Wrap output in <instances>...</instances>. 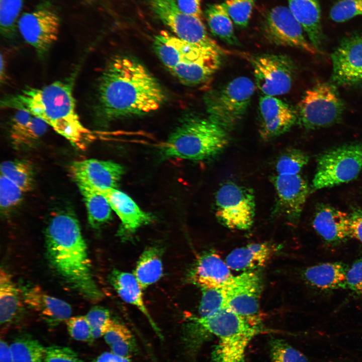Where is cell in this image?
<instances>
[{
  "label": "cell",
  "mask_w": 362,
  "mask_h": 362,
  "mask_svg": "<svg viewBox=\"0 0 362 362\" xmlns=\"http://www.w3.org/2000/svg\"><path fill=\"white\" fill-rule=\"evenodd\" d=\"M60 20L48 4H41L32 11L23 13L17 27L23 39L43 57L57 40Z\"/></svg>",
  "instance_id": "10"
},
{
  "label": "cell",
  "mask_w": 362,
  "mask_h": 362,
  "mask_svg": "<svg viewBox=\"0 0 362 362\" xmlns=\"http://www.w3.org/2000/svg\"><path fill=\"white\" fill-rule=\"evenodd\" d=\"M95 362H133L130 357L123 356L112 352H105L99 355Z\"/></svg>",
  "instance_id": "50"
},
{
  "label": "cell",
  "mask_w": 362,
  "mask_h": 362,
  "mask_svg": "<svg viewBox=\"0 0 362 362\" xmlns=\"http://www.w3.org/2000/svg\"><path fill=\"white\" fill-rule=\"evenodd\" d=\"M256 335L247 333L217 337L219 340L212 351L211 362H245L246 347Z\"/></svg>",
  "instance_id": "31"
},
{
  "label": "cell",
  "mask_w": 362,
  "mask_h": 362,
  "mask_svg": "<svg viewBox=\"0 0 362 362\" xmlns=\"http://www.w3.org/2000/svg\"><path fill=\"white\" fill-rule=\"evenodd\" d=\"M202 295L199 308V316H211L225 308V295L223 287L202 289Z\"/></svg>",
  "instance_id": "40"
},
{
  "label": "cell",
  "mask_w": 362,
  "mask_h": 362,
  "mask_svg": "<svg viewBox=\"0 0 362 362\" xmlns=\"http://www.w3.org/2000/svg\"><path fill=\"white\" fill-rule=\"evenodd\" d=\"M291 13L306 32L311 44L318 50L323 35L318 0H288Z\"/></svg>",
  "instance_id": "26"
},
{
  "label": "cell",
  "mask_w": 362,
  "mask_h": 362,
  "mask_svg": "<svg viewBox=\"0 0 362 362\" xmlns=\"http://www.w3.org/2000/svg\"><path fill=\"white\" fill-rule=\"evenodd\" d=\"M0 362H13L10 345L2 340L0 342Z\"/></svg>",
  "instance_id": "51"
},
{
  "label": "cell",
  "mask_w": 362,
  "mask_h": 362,
  "mask_svg": "<svg viewBox=\"0 0 362 362\" xmlns=\"http://www.w3.org/2000/svg\"><path fill=\"white\" fill-rule=\"evenodd\" d=\"M25 193L17 185L1 174L0 205L1 209L8 211L18 205Z\"/></svg>",
  "instance_id": "42"
},
{
  "label": "cell",
  "mask_w": 362,
  "mask_h": 362,
  "mask_svg": "<svg viewBox=\"0 0 362 362\" xmlns=\"http://www.w3.org/2000/svg\"><path fill=\"white\" fill-rule=\"evenodd\" d=\"M346 286V289L362 297V258L356 259L348 267Z\"/></svg>",
  "instance_id": "47"
},
{
  "label": "cell",
  "mask_w": 362,
  "mask_h": 362,
  "mask_svg": "<svg viewBox=\"0 0 362 362\" xmlns=\"http://www.w3.org/2000/svg\"><path fill=\"white\" fill-rule=\"evenodd\" d=\"M68 332L74 339L83 342H92V329L86 316L70 317L66 321Z\"/></svg>",
  "instance_id": "45"
},
{
  "label": "cell",
  "mask_w": 362,
  "mask_h": 362,
  "mask_svg": "<svg viewBox=\"0 0 362 362\" xmlns=\"http://www.w3.org/2000/svg\"><path fill=\"white\" fill-rule=\"evenodd\" d=\"M147 1L152 12L178 38L222 54L225 52L209 36L202 19L181 12L175 0Z\"/></svg>",
  "instance_id": "8"
},
{
  "label": "cell",
  "mask_w": 362,
  "mask_h": 362,
  "mask_svg": "<svg viewBox=\"0 0 362 362\" xmlns=\"http://www.w3.org/2000/svg\"><path fill=\"white\" fill-rule=\"evenodd\" d=\"M107 200L112 209L121 221L122 229L132 233L152 221V216L144 212L127 194L115 189L98 191Z\"/></svg>",
  "instance_id": "22"
},
{
  "label": "cell",
  "mask_w": 362,
  "mask_h": 362,
  "mask_svg": "<svg viewBox=\"0 0 362 362\" xmlns=\"http://www.w3.org/2000/svg\"><path fill=\"white\" fill-rule=\"evenodd\" d=\"M349 216L351 237L362 243V208H353Z\"/></svg>",
  "instance_id": "48"
},
{
  "label": "cell",
  "mask_w": 362,
  "mask_h": 362,
  "mask_svg": "<svg viewBox=\"0 0 362 362\" xmlns=\"http://www.w3.org/2000/svg\"><path fill=\"white\" fill-rule=\"evenodd\" d=\"M263 30L266 37L277 45L296 47L312 54L318 53L306 39L303 28L289 8L277 6L272 9L263 20Z\"/></svg>",
  "instance_id": "13"
},
{
  "label": "cell",
  "mask_w": 362,
  "mask_h": 362,
  "mask_svg": "<svg viewBox=\"0 0 362 362\" xmlns=\"http://www.w3.org/2000/svg\"><path fill=\"white\" fill-rule=\"evenodd\" d=\"M110 282L120 297L125 302L139 310L146 317L153 330L161 339L162 334L153 320L143 300L142 289L133 274L118 269L113 270L110 275Z\"/></svg>",
  "instance_id": "25"
},
{
  "label": "cell",
  "mask_w": 362,
  "mask_h": 362,
  "mask_svg": "<svg viewBox=\"0 0 362 362\" xmlns=\"http://www.w3.org/2000/svg\"><path fill=\"white\" fill-rule=\"evenodd\" d=\"M362 169V142L339 146L319 155L313 190L331 187L357 177Z\"/></svg>",
  "instance_id": "6"
},
{
  "label": "cell",
  "mask_w": 362,
  "mask_h": 362,
  "mask_svg": "<svg viewBox=\"0 0 362 362\" xmlns=\"http://www.w3.org/2000/svg\"><path fill=\"white\" fill-rule=\"evenodd\" d=\"M277 195L276 211L286 219L296 222L300 217L309 189L299 174H277L273 177Z\"/></svg>",
  "instance_id": "16"
},
{
  "label": "cell",
  "mask_w": 362,
  "mask_h": 362,
  "mask_svg": "<svg viewBox=\"0 0 362 362\" xmlns=\"http://www.w3.org/2000/svg\"><path fill=\"white\" fill-rule=\"evenodd\" d=\"M85 316L91 327L93 339L103 336L112 319L109 311L104 307L96 306L92 308Z\"/></svg>",
  "instance_id": "44"
},
{
  "label": "cell",
  "mask_w": 362,
  "mask_h": 362,
  "mask_svg": "<svg viewBox=\"0 0 362 362\" xmlns=\"http://www.w3.org/2000/svg\"><path fill=\"white\" fill-rule=\"evenodd\" d=\"M73 82L71 77L39 88L28 87L4 97L1 108L27 111L43 120L73 145L84 149L94 137L77 113Z\"/></svg>",
  "instance_id": "3"
},
{
  "label": "cell",
  "mask_w": 362,
  "mask_h": 362,
  "mask_svg": "<svg viewBox=\"0 0 362 362\" xmlns=\"http://www.w3.org/2000/svg\"><path fill=\"white\" fill-rule=\"evenodd\" d=\"M232 277L225 261L214 252L200 255L189 274V281L201 289L223 287Z\"/></svg>",
  "instance_id": "21"
},
{
  "label": "cell",
  "mask_w": 362,
  "mask_h": 362,
  "mask_svg": "<svg viewBox=\"0 0 362 362\" xmlns=\"http://www.w3.org/2000/svg\"><path fill=\"white\" fill-rule=\"evenodd\" d=\"M256 0H224V4L232 20L238 27L244 28L248 24Z\"/></svg>",
  "instance_id": "41"
},
{
  "label": "cell",
  "mask_w": 362,
  "mask_h": 362,
  "mask_svg": "<svg viewBox=\"0 0 362 362\" xmlns=\"http://www.w3.org/2000/svg\"><path fill=\"white\" fill-rule=\"evenodd\" d=\"M25 0H0V31L8 39L16 36L17 24Z\"/></svg>",
  "instance_id": "37"
},
{
  "label": "cell",
  "mask_w": 362,
  "mask_h": 362,
  "mask_svg": "<svg viewBox=\"0 0 362 362\" xmlns=\"http://www.w3.org/2000/svg\"><path fill=\"white\" fill-rule=\"evenodd\" d=\"M361 15L362 0H336L330 11L331 19L338 23Z\"/></svg>",
  "instance_id": "43"
},
{
  "label": "cell",
  "mask_w": 362,
  "mask_h": 362,
  "mask_svg": "<svg viewBox=\"0 0 362 362\" xmlns=\"http://www.w3.org/2000/svg\"><path fill=\"white\" fill-rule=\"evenodd\" d=\"M228 143V132L209 118H190L170 135L163 153L169 158L202 160L218 155Z\"/></svg>",
  "instance_id": "4"
},
{
  "label": "cell",
  "mask_w": 362,
  "mask_h": 362,
  "mask_svg": "<svg viewBox=\"0 0 362 362\" xmlns=\"http://www.w3.org/2000/svg\"><path fill=\"white\" fill-rule=\"evenodd\" d=\"M5 64L3 56L1 58V80L2 81L5 78Z\"/></svg>",
  "instance_id": "52"
},
{
  "label": "cell",
  "mask_w": 362,
  "mask_h": 362,
  "mask_svg": "<svg viewBox=\"0 0 362 362\" xmlns=\"http://www.w3.org/2000/svg\"><path fill=\"white\" fill-rule=\"evenodd\" d=\"M45 246L49 265L69 287L91 302L103 298L93 277L79 223L72 214L62 212L51 218L45 230Z\"/></svg>",
  "instance_id": "2"
},
{
  "label": "cell",
  "mask_w": 362,
  "mask_h": 362,
  "mask_svg": "<svg viewBox=\"0 0 362 362\" xmlns=\"http://www.w3.org/2000/svg\"><path fill=\"white\" fill-rule=\"evenodd\" d=\"M309 156L303 151L295 148L287 149L279 157L276 170L279 175L299 174L309 161Z\"/></svg>",
  "instance_id": "39"
},
{
  "label": "cell",
  "mask_w": 362,
  "mask_h": 362,
  "mask_svg": "<svg viewBox=\"0 0 362 362\" xmlns=\"http://www.w3.org/2000/svg\"><path fill=\"white\" fill-rule=\"evenodd\" d=\"M22 294L25 303L50 326L66 322L71 317L72 309L68 303L48 294L38 286L27 288Z\"/></svg>",
  "instance_id": "20"
},
{
  "label": "cell",
  "mask_w": 362,
  "mask_h": 362,
  "mask_svg": "<svg viewBox=\"0 0 362 362\" xmlns=\"http://www.w3.org/2000/svg\"><path fill=\"white\" fill-rule=\"evenodd\" d=\"M77 186L85 203L90 225L96 228L108 222L111 219L112 208L106 198L93 189Z\"/></svg>",
  "instance_id": "34"
},
{
  "label": "cell",
  "mask_w": 362,
  "mask_h": 362,
  "mask_svg": "<svg viewBox=\"0 0 362 362\" xmlns=\"http://www.w3.org/2000/svg\"><path fill=\"white\" fill-rule=\"evenodd\" d=\"M348 267L341 261L320 263L307 267L303 277L311 286L321 291L346 289Z\"/></svg>",
  "instance_id": "24"
},
{
  "label": "cell",
  "mask_w": 362,
  "mask_h": 362,
  "mask_svg": "<svg viewBox=\"0 0 362 362\" xmlns=\"http://www.w3.org/2000/svg\"><path fill=\"white\" fill-rule=\"evenodd\" d=\"M103 336L111 352L115 354L131 358L137 351V343L131 331L124 324L113 319Z\"/></svg>",
  "instance_id": "32"
},
{
  "label": "cell",
  "mask_w": 362,
  "mask_h": 362,
  "mask_svg": "<svg viewBox=\"0 0 362 362\" xmlns=\"http://www.w3.org/2000/svg\"><path fill=\"white\" fill-rule=\"evenodd\" d=\"M271 362H345V358H313L285 340L273 338L269 341Z\"/></svg>",
  "instance_id": "35"
},
{
  "label": "cell",
  "mask_w": 362,
  "mask_h": 362,
  "mask_svg": "<svg viewBox=\"0 0 362 362\" xmlns=\"http://www.w3.org/2000/svg\"><path fill=\"white\" fill-rule=\"evenodd\" d=\"M20 291L12 276L5 269L0 272V322L1 325L12 323L19 312L21 304Z\"/></svg>",
  "instance_id": "30"
},
{
  "label": "cell",
  "mask_w": 362,
  "mask_h": 362,
  "mask_svg": "<svg viewBox=\"0 0 362 362\" xmlns=\"http://www.w3.org/2000/svg\"><path fill=\"white\" fill-rule=\"evenodd\" d=\"M97 117L105 121L144 115L163 104L164 92L140 62L127 56L113 57L99 80Z\"/></svg>",
  "instance_id": "1"
},
{
  "label": "cell",
  "mask_w": 362,
  "mask_h": 362,
  "mask_svg": "<svg viewBox=\"0 0 362 362\" xmlns=\"http://www.w3.org/2000/svg\"><path fill=\"white\" fill-rule=\"evenodd\" d=\"M331 57L333 82L341 86L362 84V33L343 39Z\"/></svg>",
  "instance_id": "14"
},
{
  "label": "cell",
  "mask_w": 362,
  "mask_h": 362,
  "mask_svg": "<svg viewBox=\"0 0 362 362\" xmlns=\"http://www.w3.org/2000/svg\"><path fill=\"white\" fill-rule=\"evenodd\" d=\"M205 15L210 29L214 35L229 44L238 45L232 20L223 3L208 5Z\"/></svg>",
  "instance_id": "33"
},
{
  "label": "cell",
  "mask_w": 362,
  "mask_h": 362,
  "mask_svg": "<svg viewBox=\"0 0 362 362\" xmlns=\"http://www.w3.org/2000/svg\"><path fill=\"white\" fill-rule=\"evenodd\" d=\"M48 124L40 118L22 110L13 117L10 137L17 147L27 146L39 139L46 132Z\"/></svg>",
  "instance_id": "28"
},
{
  "label": "cell",
  "mask_w": 362,
  "mask_h": 362,
  "mask_svg": "<svg viewBox=\"0 0 362 362\" xmlns=\"http://www.w3.org/2000/svg\"><path fill=\"white\" fill-rule=\"evenodd\" d=\"M153 47L165 66L171 69L176 65L189 63L211 53L219 52L184 41L166 31H161L154 40Z\"/></svg>",
  "instance_id": "18"
},
{
  "label": "cell",
  "mask_w": 362,
  "mask_h": 362,
  "mask_svg": "<svg viewBox=\"0 0 362 362\" xmlns=\"http://www.w3.org/2000/svg\"><path fill=\"white\" fill-rule=\"evenodd\" d=\"M220 56L219 53H211L194 61L179 64L169 70L184 84H201L209 79L219 68Z\"/></svg>",
  "instance_id": "27"
},
{
  "label": "cell",
  "mask_w": 362,
  "mask_h": 362,
  "mask_svg": "<svg viewBox=\"0 0 362 362\" xmlns=\"http://www.w3.org/2000/svg\"><path fill=\"white\" fill-rule=\"evenodd\" d=\"M254 90L250 78L240 76L209 92L205 97L209 118L228 132L233 130L245 115Z\"/></svg>",
  "instance_id": "5"
},
{
  "label": "cell",
  "mask_w": 362,
  "mask_h": 362,
  "mask_svg": "<svg viewBox=\"0 0 362 362\" xmlns=\"http://www.w3.org/2000/svg\"><path fill=\"white\" fill-rule=\"evenodd\" d=\"M44 362H85L69 347L52 345L45 347Z\"/></svg>",
  "instance_id": "46"
},
{
  "label": "cell",
  "mask_w": 362,
  "mask_h": 362,
  "mask_svg": "<svg viewBox=\"0 0 362 362\" xmlns=\"http://www.w3.org/2000/svg\"><path fill=\"white\" fill-rule=\"evenodd\" d=\"M251 60L255 83L264 96L275 97L290 90L295 67L289 57L264 54L254 57Z\"/></svg>",
  "instance_id": "12"
},
{
  "label": "cell",
  "mask_w": 362,
  "mask_h": 362,
  "mask_svg": "<svg viewBox=\"0 0 362 362\" xmlns=\"http://www.w3.org/2000/svg\"><path fill=\"white\" fill-rule=\"evenodd\" d=\"M312 226L325 243L335 247L352 238L349 214L327 204L319 205Z\"/></svg>",
  "instance_id": "19"
},
{
  "label": "cell",
  "mask_w": 362,
  "mask_h": 362,
  "mask_svg": "<svg viewBox=\"0 0 362 362\" xmlns=\"http://www.w3.org/2000/svg\"><path fill=\"white\" fill-rule=\"evenodd\" d=\"M344 109L335 87L330 83H317L307 90L298 105L301 124L306 129L330 126L338 122Z\"/></svg>",
  "instance_id": "7"
},
{
  "label": "cell",
  "mask_w": 362,
  "mask_h": 362,
  "mask_svg": "<svg viewBox=\"0 0 362 362\" xmlns=\"http://www.w3.org/2000/svg\"><path fill=\"white\" fill-rule=\"evenodd\" d=\"M255 211L254 194L249 188L227 182L215 196V214L221 223L230 229L246 230L252 226Z\"/></svg>",
  "instance_id": "9"
},
{
  "label": "cell",
  "mask_w": 362,
  "mask_h": 362,
  "mask_svg": "<svg viewBox=\"0 0 362 362\" xmlns=\"http://www.w3.org/2000/svg\"><path fill=\"white\" fill-rule=\"evenodd\" d=\"M262 281L256 270L233 276L224 286L225 307L257 324H261L260 301Z\"/></svg>",
  "instance_id": "11"
},
{
  "label": "cell",
  "mask_w": 362,
  "mask_h": 362,
  "mask_svg": "<svg viewBox=\"0 0 362 362\" xmlns=\"http://www.w3.org/2000/svg\"><path fill=\"white\" fill-rule=\"evenodd\" d=\"M162 253L160 247L149 246L142 252L138 259L133 275L142 290L154 284L161 277Z\"/></svg>",
  "instance_id": "29"
},
{
  "label": "cell",
  "mask_w": 362,
  "mask_h": 362,
  "mask_svg": "<svg viewBox=\"0 0 362 362\" xmlns=\"http://www.w3.org/2000/svg\"><path fill=\"white\" fill-rule=\"evenodd\" d=\"M179 10L185 14L201 19V0H176Z\"/></svg>",
  "instance_id": "49"
},
{
  "label": "cell",
  "mask_w": 362,
  "mask_h": 362,
  "mask_svg": "<svg viewBox=\"0 0 362 362\" xmlns=\"http://www.w3.org/2000/svg\"><path fill=\"white\" fill-rule=\"evenodd\" d=\"M69 172L77 186L103 191L117 187L124 168L113 161L89 159L72 162Z\"/></svg>",
  "instance_id": "15"
},
{
  "label": "cell",
  "mask_w": 362,
  "mask_h": 362,
  "mask_svg": "<svg viewBox=\"0 0 362 362\" xmlns=\"http://www.w3.org/2000/svg\"><path fill=\"white\" fill-rule=\"evenodd\" d=\"M1 173L17 185L25 193L32 189L33 169L27 161H4L1 165Z\"/></svg>",
  "instance_id": "38"
},
{
  "label": "cell",
  "mask_w": 362,
  "mask_h": 362,
  "mask_svg": "<svg viewBox=\"0 0 362 362\" xmlns=\"http://www.w3.org/2000/svg\"><path fill=\"white\" fill-rule=\"evenodd\" d=\"M13 362H42L45 347L29 335L16 338L10 344Z\"/></svg>",
  "instance_id": "36"
},
{
  "label": "cell",
  "mask_w": 362,
  "mask_h": 362,
  "mask_svg": "<svg viewBox=\"0 0 362 362\" xmlns=\"http://www.w3.org/2000/svg\"><path fill=\"white\" fill-rule=\"evenodd\" d=\"M258 109L259 133L264 140L286 133L296 120L295 111L288 104L273 96L260 97Z\"/></svg>",
  "instance_id": "17"
},
{
  "label": "cell",
  "mask_w": 362,
  "mask_h": 362,
  "mask_svg": "<svg viewBox=\"0 0 362 362\" xmlns=\"http://www.w3.org/2000/svg\"><path fill=\"white\" fill-rule=\"evenodd\" d=\"M278 250L277 246L268 242L250 244L233 250L225 262L230 269L254 271L265 265Z\"/></svg>",
  "instance_id": "23"
}]
</instances>
